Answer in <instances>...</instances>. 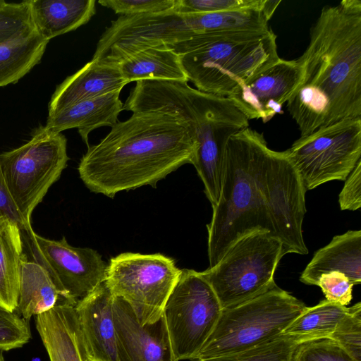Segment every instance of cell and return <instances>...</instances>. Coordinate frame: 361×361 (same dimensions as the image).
<instances>
[{"mask_svg": "<svg viewBox=\"0 0 361 361\" xmlns=\"http://www.w3.org/2000/svg\"><path fill=\"white\" fill-rule=\"evenodd\" d=\"M64 302H68L63 297L49 272L39 263L29 260L24 254L16 311L29 322L33 315L46 312Z\"/></svg>", "mask_w": 361, "mask_h": 361, "instance_id": "cell-21", "label": "cell"}, {"mask_svg": "<svg viewBox=\"0 0 361 361\" xmlns=\"http://www.w3.org/2000/svg\"><path fill=\"white\" fill-rule=\"evenodd\" d=\"M133 113L156 111L187 123L196 144L192 164L212 206L218 202L226 147L231 136L249 127V119L227 97L203 92L187 82H136L123 104Z\"/></svg>", "mask_w": 361, "mask_h": 361, "instance_id": "cell-4", "label": "cell"}, {"mask_svg": "<svg viewBox=\"0 0 361 361\" xmlns=\"http://www.w3.org/2000/svg\"><path fill=\"white\" fill-rule=\"evenodd\" d=\"M30 338L29 322L16 311L10 312L0 307V350L20 348Z\"/></svg>", "mask_w": 361, "mask_h": 361, "instance_id": "cell-31", "label": "cell"}, {"mask_svg": "<svg viewBox=\"0 0 361 361\" xmlns=\"http://www.w3.org/2000/svg\"><path fill=\"white\" fill-rule=\"evenodd\" d=\"M114 298L104 281L75 305L92 361H118L114 320Z\"/></svg>", "mask_w": 361, "mask_h": 361, "instance_id": "cell-15", "label": "cell"}, {"mask_svg": "<svg viewBox=\"0 0 361 361\" xmlns=\"http://www.w3.org/2000/svg\"><path fill=\"white\" fill-rule=\"evenodd\" d=\"M0 212L5 216L16 222L20 227L22 233H30L21 217L16 211L4 185L0 168Z\"/></svg>", "mask_w": 361, "mask_h": 361, "instance_id": "cell-35", "label": "cell"}, {"mask_svg": "<svg viewBox=\"0 0 361 361\" xmlns=\"http://www.w3.org/2000/svg\"><path fill=\"white\" fill-rule=\"evenodd\" d=\"M114 320L118 361H174L163 317L141 325L130 305L115 297Z\"/></svg>", "mask_w": 361, "mask_h": 361, "instance_id": "cell-14", "label": "cell"}, {"mask_svg": "<svg viewBox=\"0 0 361 361\" xmlns=\"http://www.w3.org/2000/svg\"><path fill=\"white\" fill-rule=\"evenodd\" d=\"M348 314L329 338L335 341L350 356L361 361V303L348 307Z\"/></svg>", "mask_w": 361, "mask_h": 361, "instance_id": "cell-28", "label": "cell"}, {"mask_svg": "<svg viewBox=\"0 0 361 361\" xmlns=\"http://www.w3.org/2000/svg\"><path fill=\"white\" fill-rule=\"evenodd\" d=\"M276 37L271 29L210 33L166 47L180 56L188 81L198 90L228 97L279 59Z\"/></svg>", "mask_w": 361, "mask_h": 361, "instance_id": "cell-5", "label": "cell"}, {"mask_svg": "<svg viewBox=\"0 0 361 361\" xmlns=\"http://www.w3.org/2000/svg\"><path fill=\"white\" fill-rule=\"evenodd\" d=\"M348 312L346 306L325 299L313 307H307L282 334L329 338Z\"/></svg>", "mask_w": 361, "mask_h": 361, "instance_id": "cell-25", "label": "cell"}, {"mask_svg": "<svg viewBox=\"0 0 361 361\" xmlns=\"http://www.w3.org/2000/svg\"><path fill=\"white\" fill-rule=\"evenodd\" d=\"M306 190L285 151L271 149L263 134L247 127L227 143L218 202L207 225L209 267L242 237L268 233L286 254L307 255L302 235Z\"/></svg>", "mask_w": 361, "mask_h": 361, "instance_id": "cell-1", "label": "cell"}, {"mask_svg": "<svg viewBox=\"0 0 361 361\" xmlns=\"http://www.w3.org/2000/svg\"><path fill=\"white\" fill-rule=\"evenodd\" d=\"M195 149L190 128L179 117L136 112L89 146L78 170L90 191L114 197L121 191L156 187L169 173L192 164Z\"/></svg>", "mask_w": 361, "mask_h": 361, "instance_id": "cell-3", "label": "cell"}, {"mask_svg": "<svg viewBox=\"0 0 361 361\" xmlns=\"http://www.w3.org/2000/svg\"><path fill=\"white\" fill-rule=\"evenodd\" d=\"M291 361H357L335 341L329 338L311 340L300 343Z\"/></svg>", "mask_w": 361, "mask_h": 361, "instance_id": "cell-30", "label": "cell"}, {"mask_svg": "<svg viewBox=\"0 0 361 361\" xmlns=\"http://www.w3.org/2000/svg\"><path fill=\"white\" fill-rule=\"evenodd\" d=\"M306 307L275 284L252 299L222 309L213 331L193 360L236 353L273 339Z\"/></svg>", "mask_w": 361, "mask_h": 361, "instance_id": "cell-6", "label": "cell"}, {"mask_svg": "<svg viewBox=\"0 0 361 361\" xmlns=\"http://www.w3.org/2000/svg\"><path fill=\"white\" fill-rule=\"evenodd\" d=\"M221 311L216 295L200 272L181 269L162 314L174 361L195 358Z\"/></svg>", "mask_w": 361, "mask_h": 361, "instance_id": "cell-10", "label": "cell"}, {"mask_svg": "<svg viewBox=\"0 0 361 361\" xmlns=\"http://www.w3.org/2000/svg\"><path fill=\"white\" fill-rule=\"evenodd\" d=\"M353 286L344 274L336 271L322 274L317 283L326 300L342 306L350 303Z\"/></svg>", "mask_w": 361, "mask_h": 361, "instance_id": "cell-33", "label": "cell"}, {"mask_svg": "<svg viewBox=\"0 0 361 361\" xmlns=\"http://www.w3.org/2000/svg\"><path fill=\"white\" fill-rule=\"evenodd\" d=\"M68 159L66 137L61 133H46L42 126L25 145L0 154L6 191L30 231H33V210L59 180Z\"/></svg>", "mask_w": 361, "mask_h": 361, "instance_id": "cell-7", "label": "cell"}, {"mask_svg": "<svg viewBox=\"0 0 361 361\" xmlns=\"http://www.w3.org/2000/svg\"><path fill=\"white\" fill-rule=\"evenodd\" d=\"M296 60L301 77L287 107L300 137L361 118V1L325 6Z\"/></svg>", "mask_w": 361, "mask_h": 361, "instance_id": "cell-2", "label": "cell"}, {"mask_svg": "<svg viewBox=\"0 0 361 361\" xmlns=\"http://www.w3.org/2000/svg\"><path fill=\"white\" fill-rule=\"evenodd\" d=\"M301 77L300 66L295 60L279 58L276 62L237 87L227 97L250 119L267 123L283 114Z\"/></svg>", "mask_w": 361, "mask_h": 361, "instance_id": "cell-13", "label": "cell"}, {"mask_svg": "<svg viewBox=\"0 0 361 361\" xmlns=\"http://www.w3.org/2000/svg\"><path fill=\"white\" fill-rule=\"evenodd\" d=\"M344 274L353 285L361 283V231L336 235L318 250L300 276L307 285L317 286L319 277L331 271Z\"/></svg>", "mask_w": 361, "mask_h": 361, "instance_id": "cell-19", "label": "cell"}, {"mask_svg": "<svg viewBox=\"0 0 361 361\" xmlns=\"http://www.w3.org/2000/svg\"><path fill=\"white\" fill-rule=\"evenodd\" d=\"M181 274L173 259L160 253L125 252L111 259L106 283L125 300L141 325L159 321Z\"/></svg>", "mask_w": 361, "mask_h": 361, "instance_id": "cell-9", "label": "cell"}, {"mask_svg": "<svg viewBox=\"0 0 361 361\" xmlns=\"http://www.w3.org/2000/svg\"><path fill=\"white\" fill-rule=\"evenodd\" d=\"M128 83L118 64L91 60L56 87L49 116L82 101L121 91Z\"/></svg>", "mask_w": 361, "mask_h": 361, "instance_id": "cell-17", "label": "cell"}, {"mask_svg": "<svg viewBox=\"0 0 361 361\" xmlns=\"http://www.w3.org/2000/svg\"><path fill=\"white\" fill-rule=\"evenodd\" d=\"M49 40L34 28L0 44V87L16 83L38 64Z\"/></svg>", "mask_w": 361, "mask_h": 361, "instance_id": "cell-24", "label": "cell"}, {"mask_svg": "<svg viewBox=\"0 0 361 361\" xmlns=\"http://www.w3.org/2000/svg\"><path fill=\"white\" fill-rule=\"evenodd\" d=\"M32 260L50 274L63 297L75 305L106 278L108 265L99 252L89 247H75L63 236L50 240L36 234L22 233Z\"/></svg>", "mask_w": 361, "mask_h": 361, "instance_id": "cell-12", "label": "cell"}, {"mask_svg": "<svg viewBox=\"0 0 361 361\" xmlns=\"http://www.w3.org/2000/svg\"><path fill=\"white\" fill-rule=\"evenodd\" d=\"M341 210L355 211L361 207V160L345 180L338 196Z\"/></svg>", "mask_w": 361, "mask_h": 361, "instance_id": "cell-34", "label": "cell"}, {"mask_svg": "<svg viewBox=\"0 0 361 361\" xmlns=\"http://www.w3.org/2000/svg\"><path fill=\"white\" fill-rule=\"evenodd\" d=\"M35 29L47 40L86 24L96 13L94 0H29Z\"/></svg>", "mask_w": 361, "mask_h": 361, "instance_id": "cell-20", "label": "cell"}, {"mask_svg": "<svg viewBox=\"0 0 361 361\" xmlns=\"http://www.w3.org/2000/svg\"><path fill=\"white\" fill-rule=\"evenodd\" d=\"M34 28L29 0L20 3L0 0V44Z\"/></svg>", "mask_w": 361, "mask_h": 361, "instance_id": "cell-27", "label": "cell"}, {"mask_svg": "<svg viewBox=\"0 0 361 361\" xmlns=\"http://www.w3.org/2000/svg\"><path fill=\"white\" fill-rule=\"evenodd\" d=\"M285 255L278 238L257 231L240 238L216 264L200 274L224 309L252 299L276 284L274 273Z\"/></svg>", "mask_w": 361, "mask_h": 361, "instance_id": "cell-8", "label": "cell"}, {"mask_svg": "<svg viewBox=\"0 0 361 361\" xmlns=\"http://www.w3.org/2000/svg\"><path fill=\"white\" fill-rule=\"evenodd\" d=\"M265 1L266 0H175L171 11L192 14L245 9L263 10Z\"/></svg>", "mask_w": 361, "mask_h": 361, "instance_id": "cell-29", "label": "cell"}, {"mask_svg": "<svg viewBox=\"0 0 361 361\" xmlns=\"http://www.w3.org/2000/svg\"><path fill=\"white\" fill-rule=\"evenodd\" d=\"M175 0H99L98 3L121 16L162 13L171 11Z\"/></svg>", "mask_w": 361, "mask_h": 361, "instance_id": "cell-32", "label": "cell"}, {"mask_svg": "<svg viewBox=\"0 0 361 361\" xmlns=\"http://www.w3.org/2000/svg\"><path fill=\"white\" fill-rule=\"evenodd\" d=\"M0 361H5L4 355H3V351L0 350Z\"/></svg>", "mask_w": 361, "mask_h": 361, "instance_id": "cell-37", "label": "cell"}, {"mask_svg": "<svg viewBox=\"0 0 361 361\" xmlns=\"http://www.w3.org/2000/svg\"><path fill=\"white\" fill-rule=\"evenodd\" d=\"M123 78L128 82L161 80L188 82L180 56L166 47H154L136 52L118 63Z\"/></svg>", "mask_w": 361, "mask_h": 361, "instance_id": "cell-22", "label": "cell"}, {"mask_svg": "<svg viewBox=\"0 0 361 361\" xmlns=\"http://www.w3.org/2000/svg\"><path fill=\"white\" fill-rule=\"evenodd\" d=\"M318 339L310 335L281 334L255 347L221 356L189 361H291L302 343Z\"/></svg>", "mask_w": 361, "mask_h": 361, "instance_id": "cell-26", "label": "cell"}, {"mask_svg": "<svg viewBox=\"0 0 361 361\" xmlns=\"http://www.w3.org/2000/svg\"><path fill=\"white\" fill-rule=\"evenodd\" d=\"M285 152L306 191L331 180H345L361 160V118L342 120L300 137Z\"/></svg>", "mask_w": 361, "mask_h": 361, "instance_id": "cell-11", "label": "cell"}, {"mask_svg": "<svg viewBox=\"0 0 361 361\" xmlns=\"http://www.w3.org/2000/svg\"><path fill=\"white\" fill-rule=\"evenodd\" d=\"M121 91L82 101L59 112L48 116L47 123L42 126L46 133H59L76 128L83 142L89 147L88 135L102 126H114L123 104L119 99Z\"/></svg>", "mask_w": 361, "mask_h": 361, "instance_id": "cell-18", "label": "cell"}, {"mask_svg": "<svg viewBox=\"0 0 361 361\" xmlns=\"http://www.w3.org/2000/svg\"><path fill=\"white\" fill-rule=\"evenodd\" d=\"M8 217L5 216L2 213L0 212V225L4 222V221Z\"/></svg>", "mask_w": 361, "mask_h": 361, "instance_id": "cell-36", "label": "cell"}, {"mask_svg": "<svg viewBox=\"0 0 361 361\" xmlns=\"http://www.w3.org/2000/svg\"><path fill=\"white\" fill-rule=\"evenodd\" d=\"M35 324L50 361H92L75 305L59 304L36 315Z\"/></svg>", "mask_w": 361, "mask_h": 361, "instance_id": "cell-16", "label": "cell"}, {"mask_svg": "<svg viewBox=\"0 0 361 361\" xmlns=\"http://www.w3.org/2000/svg\"><path fill=\"white\" fill-rule=\"evenodd\" d=\"M24 242L18 225L6 218L0 225V307H18Z\"/></svg>", "mask_w": 361, "mask_h": 361, "instance_id": "cell-23", "label": "cell"}]
</instances>
